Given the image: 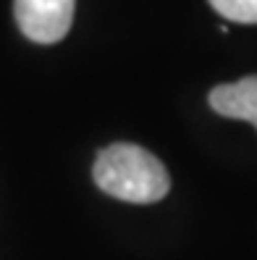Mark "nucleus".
<instances>
[{
    "label": "nucleus",
    "mask_w": 257,
    "mask_h": 260,
    "mask_svg": "<svg viewBox=\"0 0 257 260\" xmlns=\"http://www.w3.org/2000/svg\"><path fill=\"white\" fill-rule=\"evenodd\" d=\"M210 108L218 116L249 121L257 129V76H247L234 84H218L210 92Z\"/></svg>",
    "instance_id": "obj_3"
},
{
    "label": "nucleus",
    "mask_w": 257,
    "mask_h": 260,
    "mask_svg": "<svg viewBox=\"0 0 257 260\" xmlns=\"http://www.w3.org/2000/svg\"><path fill=\"white\" fill-rule=\"evenodd\" d=\"M221 16L239 24H257V0H210Z\"/></svg>",
    "instance_id": "obj_4"
},
{
    "label": "nucleus",
    "mask_w": 257,
    "mask_h": 260,
    "mask_svg": "<svg viewBox=\"0 0 257 260\" xmlns=\"http://www.w3.org/2000/svg\"><path fill=\"white\" fill-rule=\"evenodd\" d=\"M74 3L77 0H13V16L26 40L55 45L71 29Z\"/></svg>",
    "instance_id": "obj_2"
},
{
    "label": "nucleus",
    "mask_w": 257,
    "mask_h": 260,
    "mask_svg": "<svg viewBox=\"0 0 257 260\" xmlns=\"http://www.w3.org/2000/svg\"><path fill=\"white\" fill-rule=\"evenodd\" d=\"M92 176L105 194L139 205L158 203L171 189V176L153 152L124 142L100 150Z\"/></svg>",
    "instance_id": "obj_1"
}]
</instances>
